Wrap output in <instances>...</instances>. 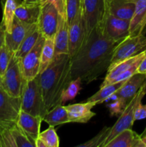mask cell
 <instances>
[{"label":"cell","instance_id":"obj_24","mask_svg":"<svg viewBox=\"0 0 146 147\" xmlns=\"http://www.w3.org/2000/svg\"><path fill=\"white\" fill-rule=\"evenodd\" d=\"M135 4V11L130 21V35L138 34L140 24L146 14V0H129Z\"/></svg>","mask_w":146,"mask_h":147},{"label":"cell","instance_id":"obj_39","mask_svg":"<svg viewBox=\"0 0 146 147\" xmlns=\"http://www.w3.org/2000/svg\"><path fill=\"white\" fill-rule=\"evenodd\" d=\"M35 147H47L44 142L40 138H37L35 140Z\"/></svg>","mask_w":146,"mask_h":147},{"label":"cell","instance_id":"obj_38","mask_svg":"<svg viewBox=\"0 0 146 147\" xmlns=\"http://www.w3.org/2000/svg\"><path fill=\"white\" fill-rule=\"evenodd\" d=\"M5 27L2 22L0 23V48L2 47L5 42Z\"/></svg>","mask_w":146,"mask_h":147},{"label":"cell","instance_id":"obj_7","mask_svg":"<svg viewBox=\"0 0 146 147\" xmlns=\"http://www.w3.org/2000/svg\"><path fill=\"white\" fill-rule=\"evenodd\" d=\"M146 50V36L143 33L129 35L115 48L110 65L133 57Z\"/></svg>","mask_w":146,"mask_h":147},{"label":"cell","instance_id":"obj_30","mask_svg":"<svg viewBox=\"0 0 146 147\" xmlns=\"http://www.w3.org/2000/svg\"><path fill=\"white\" fill-rule=\"evenodd\" d=\"M38 137L44 142L47 147H59L60 146V139L54 126H50L45 131L40 132Z\"/></svg>","mask_w":146,"mask_h":147},{"label":"cell","instance_id":"obj_31","mask_svg":"<svg viewBox=\"0 0 146 147\" xmlns=\"http://www.w3.org/2000/svg\"><path fill=\"white\" fill-rule=\"evenodd\" d=\"M110 128L104 126L94 137L89 140L88 142H85L84 144H80L78 146L83 147H103L104 142H105L106 138L108 136L110 133Z\"/></svg>","mask_w":146,"mask_h":147},{"label":"cell","instance_id":"obj_8","mask_svg":"<svg viewBox=\"0 0 146 147\" xmlns=\"http://www.w3.org/2000/svg\"><path fill=\"white\" fill-rule=\"evenodd\" d=\"M145 96L142 92L141 89L137 91L135 96H134L131 101L128 103L127 107L125 109L123 113L119 116V119H117V122L110 128V133L108 136L106 138L103 147H105L106 144L110 142L113 138L115 137L117 134L126 129H132L134 123V113L136 107L140 103H141L142 99Z\"/></svg>","mask_w":146,"mask_h":147},{"label":"cell","instance_id":"obj_40","mask_svg":"<svg viewBox=\"0 0 146 147\" xmlns=\"http://www.w3.org/2000/svg\"><path fill=\"white\" fill-rule=\"evenodd\" d=\"M145 27H146V14H145V16L144 18H143V21H142L141 24H140V29H139L138 34H140V33L143 32V30H144Z\"/></svg>","mask_w":146,"mask_h":147},{"label":"cell","instance_id":"obj_37","mask_svg":"<svg viewBox=\"0 0 146 147\" xmlns=\"http://www.w3.org/2000/svg\"><path fill=\"white\" fill-rule=\"evenodd\" d=\"M141 73V74H146V55L142 61L140 62L138 67L137 69V73Z\"/></svg>","mask_w":146,"mask_h":147},{"label":"cell","instance_id":"obj_45","mask_svg":"<svg viewBox=\"0 0 146 147\" xmlns=\"http://www.w3.org/2000/svg\"><path fill=\"white\" fill-rule=\"evenodd\" d=\"M81 1H82V0H81Z\"/></svg>","mask_w":146,"mask_h":147},{"label":"cell","instance_id":"obj_1","mask_svg":"<svg viewBox=\"0 0 146 147\" xmlns=\"http://www.w3.org/2000/svg\"><path fill=\"white\" fill-rule=\"evenodd\" d=\"M121 41L107 37L103 27L94 30L71 58L72 80L79 78L86 84L97 80L107 70L115 48Z\"/></svg>","mask_w":146,"mask_h":147},{"label":"cell","instance_id":"obj_29","mask_svg":"<svg viewBox=\"0 0 146 147\" xmlns=\"http://www.w3.org/2000/svg\"><path fill=\"white\" fill-rule=\"evenodd\" d=\"M81 84L82 80L79 78L73 79L70 81L62 94V104L63 105L67 101L73 100L77 96L80 90H81Z\"/></svg>","mask_w":146,"mask_h":147},{"label":"cell","instance_id":"obj_32","mask_svg":"<svg viewBox=\"0 0 146 147\" xmlns=\"http://www.w3.org/2000/svg\"><path fill=\"white\" fill-rule=\"evenodd\" d=\"M81 7V0H66V14L69 26L74 21Z\"/></svg>","mask_w":146,"mask_h":147},{"label":"cell","instance_id":"obj_23","mask_svg":"<svg viewBox=\"0 0 146 147\" xmlns=\"http://www.w3.org/2000/svg\"><path fill=\"white\" fill-rule=\"evenodd\" d=\"M42 121L52 126L70 123L68 113L63 105H59L47 111L42 118Z\"/></svg>","mask_w":146,"mask_h":147},{"label":"cell","instance_id":"obj_4","mask_svg":"<svg viewBox=\"0 0 146 147\" xmlns=\"http://www.w3.org/2000/svg\"><path fill=\"white\" fill-rule=\"evenodd\" d=\"M21 110L42 119L47 111L44 108L38 76L27 80L21 96Z\"/></svg>","mask_w":146,"mask_h":147},{"label":"cell","instance_id":"obj_26","mask_svg":"<svg viewBox=\"0 0 146 147\" xmlns=\"http://www.w3.org/2000/svg\"><path fill=\"white\" fill-rule=\"evenodd\" d=\"M23 0H6L3 8V17L1 22L5 27L6 32H9L12 27L15 17V11Z\"/></svg>","mask_w":146,"mask_h":147},{"label":"cell","instance_id":"obj_13","mask_svg":"<svg viewBox=\"0 0 146 147\" xmlns=\"http://www.w3.org/2000/svg\"><path fill=\"white\" fill-rule=\"evenodd\" d=\"M84 42V28L82 19V7L75 19L69 26L68 55L72 57L78 53Z\"/></svg>","mask_w":146,"mask_h":147},{"label":"cell","instance_id":"obj_14","mask_svg":"<svg viewBox=\"0 0 146 147\" xmlns=\"http://www.w3.org/2000/svg\"><path fill=\"white\" fill-rule=\"evenodd\" d=\"M33 24L23 22L14 17L11 31L9 32H5V42H4L7 48L11 53H14L17 51Z\"/></svg>","mask_w":146,"mask_h":147},{"label":"cell","instance_id":"obj_43","mask_svg":"<svg viewBox=\"0 0 146 147\" xmlns=\"http://www.w3.org/2000/svg\"><path fill=\"white\" fill-rule=\"evenodd\" d=\"M142 139H143V142H144L145 144V146H146V129H145V132H144V135L142 136Z\"/></svg>","mask_w":146,"mask_h":147},{"label":"cell","instance_id":"obj_11","mask_svg":"<svg viewBox=\"0 0 146 147\" xmlns=\"http://www.w3.org/2000/svg\"><path fill=\"white\" fill-rule=\"evenodd\" d=\"M145 78V74L135 73L125 80L124 84L112 96L111 98H114L118 100L125 109L140 90Z\"/></svg>","mask_w":146,"mask_h":147},{"label":"cell","instance_id":"obj_28","mask_svg":"<svg viewBox=\"0 0 146 147\" xmlns=\"http://www.w3.org/2000/svg\"><path fill=\"white\" fill-rule=\"evenodd\" d=\"M15 141L17 147H35V142L33 141L19 126L17 124L10 129Z\"/></svg>","mask_w":146,"mask_h":147},{"label":"cell","instance_id":"obj_33","mask_svg":"<svg viewBox=\"0 0 146 147\" xmlns=\"http://www.w3.org/2000/svg\"><path fill=\"white\" fill-rule=\"evenodd\" d=\"M13 54L14 53L7 48L5 44L0 48V78L5 73Z\"/></svg>","mask_w":146,"mask_h":147},{"label":"cell","instance_id":"obj_9","mask_svg":"<svg viewBox=\"0 0 146 147\" xmlns=\"http://www.w3.org/2000/svg\"><path fill=\"white\" fill-rule=\"evenodd\" d=\"M41 4L40 15L37 25L40 33L45 38L54 39L59 21V12L52 3Z\"/></svg>","mask_w":146,"mask_h":147},{"label":"cell","instance_id":"obj_6","mask_svg":"<svg viewBox=\"0 0 146 147\" xmlns=\"http://www.w3.org/2000/svg\"><path fill=\"white\" fill-rule=\"evenodd\" d=\"M21 111V98L10 96L0 85V131L17 124Z\"/></svg>","mask_w":146,"mask_h":147},{"label":"cell","instance_id":"obj_18","mask_svg":"<svg viewBox=\"0 0 146 147\" xmlns=\"http://www.w3.org/2000/svg\"><path fill=\"white\" fill-rule=\"evenodd\" d=\"M69 24L66 16L59 15L58 26L54 37L55 55L68 54Z\"/></svg>","mask_w":146,"mask_h":147},{"label":"cell","instance_id":"obj_5","mask_svg":"<svg viewBox=\"0 0 146 147\" xmlns=\"http://www.w3.org/2000/svg\"><path fill=\"white\" fill-rule=\"evenodd\" d=\"M26 81L21 71L19 60L13 54L5 73L0 78V85L11 96L21 98Z\"/></svg>","mask_w":146,"mask_h":147},{"label":"cell","instance_id":"obj_22","mask_svg":"<svg viewBox=\"0 0 146 147\" xmlns=\"http://www.w3.org/2000/svg\"><path fill=\"white\" fill-rule=\"evenodd\" d=\"M40 32L39 30L37 24H34L31 29L29 31L23 41L20 44L19 47L17 51L14 53L15 57L18 59H21L26 54L31 50L33 47L35 45L36 42L38 40L40 35Z\"/></svg>","mask_w":146,"mask_h":147},{"label":"cell","instance_id":"obj_20","mask_svg":"<svg viewBox=\"0 0 146 147\" xmlns=\"http://www.w3.org/2000/svg\"><path fill=\"white\" fill-rule=\"evenodd\" d=\"M40 2L25 3L22 1L15 11V17L27 24H37L40 12Z\"/></svg>","mask_w":146,"mask_h":147},{"label":"cell","instance_id":"obj_15","mask_svg":"<svg viewBox=\"0 0 146 147\" xmlns=\"http://www.w3.org/2000/svg\"><path fill=\"white\" fill-rule=\"evenodd\" d=\"M97 105L95 102L74 103L64 106L68 113L70 123H86L95 116L92 109Z\"/></svg>","mask_w":146,"mask_h":147},{"label":"cell","instance_id":"obj_25","mask_svg":"<svg viewBox=\"0 0 146 147\" xmlns=\"http://www.w3.org/2000/svg\"><path fill=\"white\" fill-rule=\"evenodd\" d=\"M125 80L124 81L117 82V83H110V84L107 85L104 87L100 88V90L94 93L93 96L89 98L87 101L90 102H95L97 104L103 103L106 100L111 98L112 96L122 87Z\"/></svg>","mask_w":146,"mask_h":147},{"label":"cell","instance_id":"obj_21","mask_svg":"<svg viewBox=\"0 0 146 147\" xmlns=\"http://www.w3.org/2000/svg\"><path fill=\"white\" fill-rule=\"evenodd\" d=\"M107 10L112 15L130 20L135 11V4L129 0H107Z\"/></svg>","mask_w":146,"mask_h":147},{"label":"cell","instance_id":"obj_36","mask_svg":"<svg viewBox=\"0 0 146 147\" xmlns=\"http://www.w3.org/2000/svg\"><path fill=\"white\" fill-rule=\"evenodd\" d=\"M146 119V104L143 105L141 103H139L136 107L134 113V120L139 121Z\"/></svg>","mask_w":146,"mask_h":147},{"label":"cell","instance_id":"obj_10","mask_svg":"<svg viewBox=\"0 0 146 147\" xmlns=\"http://www.w3.org/2000/svg\"><path fill=\"white\" fill-rule=\"evenodd\" d=\"M45 37L40 34L35 45L22 58L19 59L21 71L26 80L34 78L40 73L41 53Z\"/></svg>","mask_w":146,"mask_h":147},{"label":"cell","instance_id":"obj_16","mask_svg":"<svg viewBox=\"0 0 146 147\" xmlns=\"http://www.w3.org/2000/svg\"><path fill=\"white\" fill-rule=\"evenodd\" d=\"M42 119L40 116H35L27 112L21 111L17 119V125L35 142L40 134V127Z\"/></svg>","mask_w":146,"mask_h":147},{"label":"cell","instance_id":"obj_19","mask_svg":"<svg viewBox=\"0 0 146 147\" xmlns=\"http://www.w3.org/2000/svg\"><path fill=\"white\" fill-rule=\"evenodd\" d=\"M146 53V50L143 51L142 53H139L138 55L133 57H129V58L125 59V60H120L115 64L111 65L109 66L108 69L107 70V74L104 79V81L100 86V88L104 87L107 85L110 84L113 82V80L121 73L125 71L126 70L129 68L131 65H133L139 58L144 55Z\"/></svg>","mask_w":146,"mask_h":147},{"label":"cell","instance_id":"obj_27","mask_svg":"<svg viewBox=\"0 0 146 147\" xmlns=\"http://www.w3.org/2000/svg\"><path fill=\"white\" fill-rule=\"evenodd\" d=\"M54 55H55V53H54V39L45 38V41H44L41 53L40 73H42L50 65L54 59Z\"/></svg>","mask_w":146,"mask_h":147},{"label":"cell","instance_id":"obj_34","mask_svg":"<svg viewBox=\"0 0 146 147\" xmlns=\"http://www.w3.org/2000/svg\"><path fill=\"white\" fill-rule=\"evenodd\" d=\"M1 141L2 147H17L10 129H4L1 131Z\"/></svg>","mask_w":146,"mask_h":147},{"label":"cell","instance_id":"obj_35","mask_svg":"<svg viewBox=\"0 0 146 147\" xmlns=\"http://www.w3.org/2000/svg\"><path fill=\"white\" fill-rule=\"evenodd\" d=\"M40 4L45 2L52 3L58 11L59 14L61 16H66V0H40Z\"/></svg>","mask_w":146,"mask_h":147},{"label":"cell","instance_id":"obj_41","mask_svg":"<svg viewBox=\"0 0 146 147\" xmlns=\"http://www.w3.org/2000/svg\"><path fill=\"white\" fill-rule=\"evenodd\" d=\"M140 89H141L142 92H143V93L145 95L146 94V74H145V78L144 82H143V85H142Z\"/></svg>","mask_w":146,"mask_h":147},{"label":"cell","instance_id":"obj_42","mask_svg":"<svg viewBox=\"0 0 146 147\" xmlns=\"http://www.w3.org/2000/svg\"><path fill=\"white\" fill-rule=\"evenodd\" d=\"M23 1L25 3H34L40 2V0H23Z\"/></svg>","mask_w":146,"mask_h":147},{"label":"cell","instance_id":"obj_2","mask_svg":"<svg viewBox=\"0 0 146 147\" xmlns=\"http://www.w3.org/2000/svg\"><path fill=\"white\" fill-rule=\"evenodd\" d=\"M46 111L62 104V94L70 83L71 57L68 54L55 55L50 65L38 75Z\"/></svg>","mask_w":146,"mask_h":147},{"label":"cell","instance_id":"obj_17","mask_svg":"<svg viewBox=\"0 0 146 147\" xmlns=\"http://www.w3.org/2000/svg\"><path fill=\"white\" fill-rule=\"evenodd\" d=\"M105 147H146L142 136L132 129H126L113 138Z\"/></svg>","mask_w":146,"mask_h":147},{"label":"cell","instance_id":"obj_12","mask_svg":"<svg viewBox=\"0 0 146 147\" xmlns=\"http://www.w3.org/2000/svg\"><path fill=\"white\" fill-rule=\"evenodd\" d=\"M130 20H123L108 13L104 21V32L110 38L123 40L130 35Z\"/></svg>","mask_w":146,"mask_h":147},{"label":"cell","instance_id":"obj_3","mask_svg":"<svg viewBox=\"0 0 146 147\" xmlns=\"http://www.w3.org/2000/svg\"><path fill=\"white\" fill-rule=\"evenodd\" d=\"M107 14V0H82V19L84 28L83 44L94 30L104 27Z\"/></svg>","mask_w":146,"mask_h":147},{"label":"cell","instance_id":"obj_44","mask_svg":"<svg viewBox=\"0 0 146 147\" xmlns=\"http://www.w3.org/2000/svg\"><path fill=\"white\" fill-rule=\"evenodd\" d=\"M0 147H2V145H1V131H0Z\"/></svg>","mask_w":146,"mask_h":147}]
</instances>
